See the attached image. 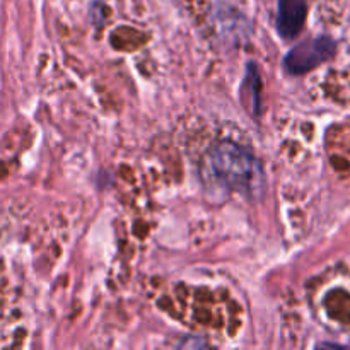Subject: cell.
<instances>
[{
  "label": "cell",
  "mask_w": 350,
  "mask_h": 350,
  "mask_svg": "<svg viewBox=\"0 0 350 350\" xmlns=\"http://www.w3.org/2000/svg\"><path fill=\"white\" fill-rule=\"evenodd\" d=\"M214 176L229 190L248 197H258L267 187L265 171L260 161L243 147L231 142L215 146L211 152Z\"/></svg>",
  "instance_id": "6da1fadb"
},
{
  "label": "cell",
  "mask_w": 350,
  "mask_h": 350,
  "mask_svg": "<svg viewBox=\"0 0 350 350\" xmlns=\"http://www.w3.org/2000/svg\"><path fill=\"white\" fill-rule=\"evenodd\" d=\"M337 51V43L328 36L303 41L284 58V67L289 74H306L311 68L330 60Z\"/></svg>",
  "instance_id": "7a4b0ae2"
},
{
  "label": "cell",
  "mask_w": 350,
  "mask_h": 350,
  "mask_svg": "<svg viewBox=\"0 0 350 350\" xmlns=\"http://www.w3.org/2000/svg\"><path fill=\"white\" fill-rule=\"evenodd\" d=\"M306 0H280L277 14V31L286 40H293L301 33L306 21Z\"/></svg>",
  "instance_id": "3957f363"
},
{
  "label": "cell",
  "mask_w": 350,
  "mask_h": 350,
  "mask_svg": "<svg viewBox=\"0 0 350 350\" xmlns=\"http://www.w3.org/2000/svg\"><path fill=\"white\" fill-rule=\"evenodd\" d=\"M241 91H243V98H246L248 94L252 96L248 106H253V115H258V108H260V74H258V68H256L253 64H250L248 68H246V79H245V84H243Z\"/></svg>",
  "instance_id": "277c9868"
}]
</instances>
